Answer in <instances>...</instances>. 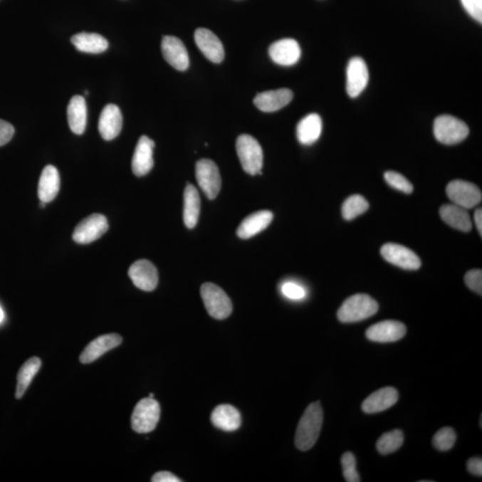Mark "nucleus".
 I'll use <instances>...</instances> for the list:
<instances>
[{
	"label": "nucleus",
	"instance_id": "nucleus-1",
	"mask_svg": "<svg viewBox=\"0 0 482 482\" xmlns=\"http://www.w3.org/2000/svg\"><path fill=\"white\" fill-rule=\"evenodd\" d=\"M323 412L321 404H309L299 421L295 436V445L301 451H308L315 445L321 434Z\"/></svg>",
	"mask_w": 482,
	"mask_h": 482
},
{
	"label": "nucleus",
	"instance_id": "nucleus-2",
	"mask_svg": "<svg viewBox=\"0 0 482 482\" xmlns=\"http://www.w3.org/2000/svg\"><path fill=\"white\" fill-rule=\"evenodd\" d=\"M379 310V305L367 294L352 295L344 301L337 311V318L341 323H351L372 318Z\"/></svg>",
	"mask_w": 482,
	"mask_h": 482
},
{
	"label": "nucleus",
	"instance_id": "nucleus-3",
	"mask_svg": "<svg viewBox=\"0 0 482 482\" xmlns=\"http://www.w3.org/2000/svg\"><path fill=\"white\" fill-rule=\"evenodd\" d=\"M236 150L246 172L251 175L262 174L263 153L258 140L248 135L239 136L236 142Z\"/></svg>",
	"mask_w": 482,
	"mask_h": 482
},
{
	"label": "nucleus",
	"instance_id": "nucleus-4",
	"mask_svg": "<svg viewBox=\"0 0 482 482\" xmlns=\"http://www.w3.org/2000/svg\"><path fill=\"white\" fill-rule=\"evenodd\" d=\"M434 132L436 140L445 145L462 142L469 135L466 122L455 116L444 115L435 119Z\"/></svg>",
	"mask_w": 482,
	"mask_h": 482
},
{
	"label": "nucleus",
	"instance_id": "nucleus-5",
	"mask_svg": "<svg viewBox=\"0 0 482 482\" xmlns=\"http://www.w3.org/2000/svg\"><path fill=\"white\" fill-rule=\"evenodd\" d=\"M160 414V404L157 400L151 397L140 400L132 415L133 431L140 434L153 431L159 421Z\"/></svg>",
	"mask_w": 482,
	"mask_h": 482
},
{
	"label": "nucleus",
	"instance_id": "nucleus-6",
	"mask_svg": "<svg viewBox=\"0 0 482 482\" xmlns=\"http://www.w3.org/2000/svg\"><path fill=\"white\" fill-rule=\"evenodd\" d=\"M206 311L216 320H224L231 315L232 303L230 298L220 287L214 283H204L200 288Z\"/></svg>",
	"mask_w": 482,
	"mask_h": 482
},
{
	"label": "nucleus",
	"instance_id": "nucleus-7",
	"mask_svg": "<svg viewBox=\"0 0 482 482\" xmlns=\"http://www.w3.org/2000/svg\"><path fill=\"white\" fill-rule=\"evenodd\" d=\"M196 178L199 186L209 199L219 194L221 179L219 169L214 161L201 159L196 164Z\"/></svg>",
	"mask_w": 482,
	"mask_h": 482
},
{
	"label": "nucleus",
	"instance_id": "nucleus-8",
	"mask_svg": "<svg viewBox=\"0 0 482 482\" xmlns=\"http://www.w3.org/2000/svg\"><path fill=\"white\" fill-rule=\"evenodd\" d=\"M446 192L453 204L463 209H473L481 202V189L471 182L456 179V181L449 182L446 186Z\"/></svg>",
	"mask_w": 482,
	"mask_h": 482
},
{
	"label": "nucleus",
	"instance_id": "nucleus-9",
	"mask_svg": "<svg viewBox=\"0 0 482 482\" xmlns=\"http://www.w3.org/2000/svg\"><path fill=\"white\" fill-rule=\"evenodd\" d=\"M108 230L107 218L100 214H93L77 225L73 239L78 244H90L97 241Z\"/></svg>",
	"mask_w": 482,
	"mask_h": 482
},
{
	"label": "nucleus",
	"instance_id": "nucleus-10",
	"mask_svg": "<svg viewBox=\"0 0 482 482\" xmlns=\"http://www.w3.org/2000/svg\"><path fill=\"white\" fill-rule=\"evenodd\" d=\"M381 254L386 261L404 270H418L421 265L418 256L402 245L387 243L382 246Z\"/></svg>",
	"mask_w": 482,
	"mask_h": 482
},
{
	"label": "nucleus",
	"instance_id": "nucleus-11",
	"mask_svg": "<svg viewBox=\"0 0 482 482\" xmlns=\"http://www.w3.org/2000/svg\"><path fill=\"white\" fill-rule=\"evenodd\" d=\"M369 71L367 63L361 58H353L347 68V93L350 98H357L367 88Z\"/></svg>",
	"mask_w": 482,
	"mask_h": 482
},
{
	"label": "nucleus",
	"instance_id": "nucleus-12",
	"mask_svg": "<svg viewBox=\"0 0 482 482\" xmlns=\"http://www.w3.org/2000/svg\"><path fill=\"white\" fill-rule=\"evenodd\" d=\"M162 53L169 65L178 71H186L189 66V58L184 42L174 36H164L162 40Z\"/></svg>",
	"mask_w": 482,
	"mask_h": 482
},
{
	"label": "nucleus",
	"instance_id": "nucleus-13",
	"mask_svg": "<svg viewBox=\"0 0 482 482\" xmlns=\"http://www.w3.org/2000/svg\"><path fill=\"white\" fill-rule=\"evenodd\" d=\"M407 333V327L399 321H382L369 327L367 337L369 340L379 343L396 342Z\"/></svg>",
	"mask_w": 482,
	"mask_h": 482
},
{
	"label": "nucleus",
	"instance_id": "nucleus-14",
	"mask_svg": "<svg viewBox=\"0 0 482 482\" xmlns=\"http://www.w3.org/2000/svg\"><path fill=\"white\" fill-rule=\"evenodd\" d=\"M129 276L133 284L143 291H153L158 284V272L156 266L149 260H139L129 269Z\"/></svg>",
	"mask_w": 482,
	"mask_h": 482
},
{
	"label": "nucleus",
	"instance_id": "nucleus-15",
	"mask_svg": "<svg viewBox=\"0 0 482 482\" xmlns=\"http://www.w3.org/2000/svg\"><path fill=\"white\" fill-rule=\"evenodd\" d=\"M195 42L199 51L209 61L220 64L224 59V48L219 38L206 28H199L195 31Z\"/></svg>",
	"mask_w": 482,
	"mask_h": 482
},
{
	"label": "nucleus",
	"instance_id": "nucleus-16",
	"mask_svg": "<svg viewBox=\"0 0 482 482\" xmlns=\"http://www.w3.org/2000/svg\"><path fill=\"white\" fill-rule=\"evenodd\" d=\"M269 55L276 64L291 66L297 64L300 59L301 48L293 38H283L270 46Z\"/></svg>",
	"mask_w": 482,
	"mask_h": 482
},
{
	"label": "nucleus",
	"instance_id": "nucleus-17",
	"mask_svg": "<svg viewBox=\"0 0 482 482\" xmlns=\"http://www.w3.org/2000/svg\"><path fill=\"white\" fill-rule=\"evenodd\" d=\"M154 147V142L149 137H140L132 161V172L136 176L140 177L152 170Z\"/></svg>",
	"mask_w": 482,
	"mask_h": 482
},
{
	"label": "nucleus",
	"instance_id": "nucleus-18",
	"mask_svg": "<svg viewBox=\"0 0 482 482\" xmlns=\"http://www.w3.org/2000/svg\"><path fill=\"white\" fill-rule=\"evenodd\" d=\"M122 341V337L115 333L105 334V335L97 337L96 340L91 341L88 345L85 350L80 355V363L85 365L93 363V362L100 358L101 355L121 345Z\"/></svg>",
	"mask_w": 482,
	"mask_h": 482
},
{
	"label": "nucleus",
	"instance_id": "nucleus-19",
	"mask_svg": "<svg viewBox=\"0 0 482 482\" xmlns=\"http://www.w3.org/2000/svg\"><path fill=\"white\" fill-rule=\"evenodd\" d=\"M122 115L121 110L114 104L105 105L101 112L98 131L102 138L112 140L116 138L122 131Z\"/></svg>",
	"mask_w": 482,
	"mask_h": 482
},
{
	"label": "nucleus",
	"instance_id": "nucleus-20",
	"mask_svg": "<svg viewBox=\"0 0 482 482\" xmlns=\"http://www.w3.org/2000/svg\"><path fill=\"white\" fill-rule=\"evenodd\" d=\"M292 100L293 93L290 89H279L258 93L254 98V104L259 110L273 112L286 107Z\"/></svg>",
	"mask_w": 482,
	"mask_h": 482
},
{
	"label": "nucleus",
	"instance_id": "nucleus-21",
	"mask_svg": "<svg viewBox=\"0 0 482 482\" xmlns=\"http://www.w3.org/2000/svg\"><path fill=\"white\" fill-rule=\"evenodd\" d=\"M399 392L392 387H386L372 393L362 404L365 414H376L389 409L399 400Z\"/></svg>",
	"mask_w": 482,
	"mask_h": 482
},
{
	"label": "nucleus",
	"instance_id": "nucleus-22",
	"mask_svg": "<svg viewBox=\"0 0 482 482\" xmlns=\"http://www.w3.org/2000/svg\"><path fill=\"white\" fill-rule=\"evenodd\" d=\"M273 214L270 211L263 210L258 212L253 213L251 216L246 217L237 230V235L239 238L243 239H251L256 234L266 230L272 223Z\"/></svg>",
	"mask_w": 482,
	"mask_h": 482
},
{
	"label": "nucleus",
	"instance_id": "nucleus-23",
	"mask_svg": "<svg viewBox=\"0 0 482 482\" xmlns=\"http://www.w3.org/2000/svg\"><path fill=\"white\" fill-rule=\"evenodd\" d=\"M60 189V175L55 167L48 165L41 172L38 181V195L41 202H51L58 196Z\"/></svg>",
	"mask_w": 482,
	"mask_h": 482
},
{
	"label": "nucleus",
	"instance_id": "nucleus-24",
	"mask_svg": "<svg viewBox=\"0 0 482 482\" xmlns=\"http://www.w3.org/2000/svg\"><path fill=\"white\" fill-rule=\"evenodd\" d=\"M212 424L225 431H237L241 426V415L237 408L231 404H221L216 407L211 415Z\"/></svg>",
	"mask_w": 482,
	"mask_h": 482
},
{
	"label": "nucleus",
	"instance_id": "nucleus-25",
	"mask_svg": "<svg viewBox=\"0 0 482 482\" xmlns=\"http://www.w3.org/2000/svg\"><path fill=\"white\" fill-rule=\"evenodd\" d=\"M323 121L318 114L305 116L297 126V138L298 142L305 146H310L321 137Z\"/></svg>",
	"mask_w": 482,
	"mask_h": 482
},
{
	"label": "nucleus",
	"instance_id": "nucleus-26",
	"mask_svg": "<svg viewBox=\"0 0 482 482\" xmlns=\"http://www.w3.org/2000/svg\"><path fill=\"white\" fill-rule=\"evenodd\" d=\"M87 105L83 96H73L69 102L68 117L70 129L77 135L85 132L87 125Z\"/></svg>",
	"mask_w": 482,
	"mask_h": 482
},
{
	"label": "nucleus",
	"instance_id": "nucleus-27",
	"mask_svg": "<svg viewBox=\"0 0 482 482\" xmlns=\"http://www.w3.org/2000/svg\"><path fill=\"white\" fill-rule=\"evenodd\" d=\"M441 219L449 226L461 231L468 232L471 229V220L467 209L455 204H446L439 209Z\"/></svg>",
	"mask_w": 482,
	"mask_h": 482
},
{
	"label": "nucleus",
	"instance_id": "nucleus-28",
	"mask_svg": "<svg viewBox=\"0 0 482 482\" xmlns=\"http://www.w3.org/2000/svg\"><path fill=\"white\" fill-rule=\"evenodd\" d=\"M71 41L79 51L90 54H100L108 48V41L97 33H80L73 36Z\"/></svg>",
	"mask_w": 482,
	"mask_h": 482
},
{
	"label": "nucleus",
	"instance_id": "nucleus-29",
	"mask_svg": "<svg viewBox=\"0 0 482 482\" xmlns=\"http://www.w3.org/2000/svg\"><path fill=\"white\" fill-rule=\"evenodd\" d=\"M200 214V196L194 185L188 184L184 191V221L186 227L193 229L198 224Z\"/></svg>",
	"mask_w": 482,
	"mask_h": 482
},
{
	"label": "nucleus",
	"instance_id": "nucleus-30",
	"mask_svg": "<svg viewBox=\"0 0 482 482\" xmlns=\"http://www.w3.org/2000/svg\"><path fill=\"white\" fill-rule=\"evenodd\" d=\"M41 367V361L36 357H31L26 361L21 367L17 375V386L16 392V399H21L26 393L28 388L33 382L35 375L38 374Z\"/></svg>",
	"mask_w": 482,
	"mask_h": 482
},
{
	"label": "nucleus",
	"instance_id": "nucleus-31",
	"mask_svg": "<svg viewBox=\"0 0 482 482\" xmlns=\"http://www.w3.org/2000/svg\"><path fill=\"white\" fill-rule=\"evenodd\" d=\"M404 443L403 431L400 430H394L387 432L378 439L376 448L378 452L382 455H389L396 452L402 446Z\"/></svg>",
	"mask_w": 482,
	"mask_h": 482
},
{
	"label": "nucleus",
	"instance_id": "nucleus-32",
	"mask_svg": "<svg viewBox=\"0 0 482 482\" xmlns=\"http://www.w3.org/2000/svg\"><path fill=\"white\" fill-rule=\"evenodd\" d=\"M369 203L363 196L353 195L345 200L342 205V216L345 220L351 221L367 212Z\"/></svg>",
	"mask_w": 482,
	"mask_h": 482
},
{
	"label": "nucleus",
	"instance_id": "nucleus-33",
	"mask_svg": "<svg viewBox=\"0 0 482 482\" xmlns=\"http://www.w3.org/2000/svg\"><path fill=\"white\" fill-rule=\"evenodd\" d=\"M456 441V434L453 428L444 427L436 432L432 439V444L439 451H449L455 445Z\"/></svg>",
	"mask_w": 482,
	"mask_h": 482
},
{
	"label": "nucleus",
	"instance_id": "nucleus-34",
	"mask_svg": "<svg viewBox=\"0 0 482 482\" xmlns=\"http://www.w3.org/2000/svg\"><path fill=\"white\" fill-rule=\"evenodd\" d=\"M343 476L347 482H359L360 477L357 471V460L351 452L345 453L341 457Z\"/></svg>",
	"mask_w": 482,
	"mask_h": 482
},
{
	"label": "nucleus",
	"instance_id": "nucleus-35",
	"mask_svg": "<svg viewBox=\"0 0 482 482\" xmlns=\"http://www.w3.org/2000/svg\"><path fill=\"white\" fill-rule=\"evenodd\" d=\"M384 178L388 184L392 186V188L397 189V191L406 193V194H410L414 191V187L411 182L404 176L399 174V172L393 171L387 172H385Z\"/></svg>",
	"mask_w": 482,
	"mask_h": 482
},
{
	"label": "nucleus",
	"instance_id": "nucleus-36",
	"mask_svg": "<svg viewBox=\"0 0 482 482\" xmlns=\"http://www.w3.org/2000/svg\"><path fill=\"white\" fill-rule=\"evenodd\" d=\"M281 293L283 294L284 297H286L291 300H301L305 298L307 295V292H305V288L300 285H298L292 281H288L285 283L281 286Z\"/></svg>",
	"mask_w": 482,
	"mask_h": 482
},
{
	"label": "nucleus",
	"instance_id": "nucleus-37",
	"mask_svg": "<svg viewBox=\"0 0 482 482\" xmlns=\"http://www.w3.org/2000/svg\"><path fill=\"white\" fill-rule=\"evenodd\" d=\"M464 281L470 290L482 295V272L481 269L471 270L466 274Z\"/></svg>",
	"mask_w": 482,
	"mask_h": 482
},
{
	"label": "nucleus",
	"instance_id": "nucleus-38",
	"mask_svg": "<svg viewBox=\"0 0 482 482\" xmlns=\"http://www.w3.org/2000/svg\"><path fill=\"white\" fill-rule=\"evenodd\" d=\"M466 12L478 22H482V0H461Z\"/></svg>",
	"mask_w": 482,
	"mask_h": 482
},
{
	"label": "nucleus",
	"instance_id": "nucleus-39",
	"mask_svg": "<svg viewBox=\"0 0 482 482\" xmlns=\"http://www.w3.org/2000/svg\"><path fill=\"white\" fill-rule=\"evenodd\" d=\"M15 135V129L9 122L0 119V147L6 145Z\"/></svg>",
	"mask_w": 482,
	"mask_h": 482
},
{
	"label": "nucleus",
	"instance_id": "nucleus-40",
	"mask_svg": "<svg viewBox=\"0 0 482 482\" xmlns=\"http://www.w3.org/2000/svg\"><path fill=\"white\" fill-rule=\"evenodd\" d=\"M467 470L475 476H482V460L481 457H474L467 462Z\"/></svg>",
	"mask_w": 482,
	"mask_h": 482
},
{
	"label": "nucleus",
	"instance_id": "nucleus-41",
	"mask_svg": "<svg viewBox=\"0 0 482 482\" xmlns=\"http://www.w3.org/2000/svg\"><path fill=\"white\" fill-rule=\"evenodd\" d=\"M151 481L153 482H181L178 477H176L174 474L170 473V471H158L156 474L154 475Z\"/></svg>",
	"mask_w": 482,
	"mask_h": 482
},
{
	"label": "nucleus",
	"instance_id": "nucleus-42",
	"mask_svg": "<svg viewBox=\"0 0 482 482\" xmlns=\"http://www.w3.org/2000/svg\"><path fill=\"white\" fill-rule=\"evenodd\" d=\"M474 223L476 224L478 234L482 236V210L478 209L474 213Z\"/></svg>",
	"mask_w": 482,
	"mask_h": 482
},
{
	"label": "nucleus",
	"instance_id": "nucleus-43",
	"mask_svg": "<svg viewBox=\"0 0 482 482\" xmlns=\"http://www.w3.org/2000/svg\"><path fill=\"white\" fill-rule=\"evenodd\" d=\"M5 318L4 312H3L2 308H0V323L3 322V320Z\"/></svg>",
	"mask_w": 482,
	"mask_h": 482
},
{
	"label": "nucleus",
	"instance_id": "nucleus-44",
	"mask_svg": "<svg viewBox=\"0 0 482 482\" xmlns=\"http://www.w3.org/2000/svg\"><path fill=\"white\" fill-rule=\"evenodd\" d=\"M150 397H151V399H153V397H154L153 394H150Z\"/></svg>",
	"mask_w": 482,
	"mask_h": 482
}]
</instances>
